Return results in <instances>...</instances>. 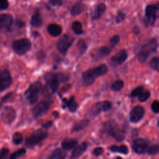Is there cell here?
<instances>
[{"label": "cell", "instance_id": "cell-1", "mask_svg": "<svg viewBox=\"0 0 159 159\" xmlns=\"http://www.w3.org/2000/svg\"><path fill=\"white\" fill-rule=\"evenodd\" d=\"M44 78L46 84L42 89V93L45 96H50L57 90L60 83H63L68 80V77L60 73H47Z\"/></svg>", "mask_w": 159, "mask_h": 159}, {"label": "cell", "instance_id": "cell-2", "mask_svg": "<svg viewBox=\"0 0 159 159\" xmlns=\"http://www.w3.org/2000/svg\"><path fill=\"white\" fill-rule=\"evenodd\" d=\"M107 71L108 67L104 64L86 70L82 75V82L83 85H91L94 82L96 78L106 74Z\"/></svg>", "mask_w": 159, "mask_h": 159}, {"label": "cell", "instance_id": "cell-3", "mask_svg": "<svg viewBox=\"0 0 159 159\" xmlns=\"http://www.w3.org/2000/svg\"><path fill=\"white\" fill-rule=\"evenodd\" d=\"M103 130L117 142H122L125 138V130L121 129L114 120H109L105 122Z\"/></svg>", "mask_w": 159, "mask_h": 159}, {"label": "cell", "instance_id": "cell-4", "mask_svg": "<svg viewBox=\"0 0 159 159\" xmlns=\"http://www.w3.org/2000/svg\"><path fill=\"white\" fill-rule=\"evenodd\" d=\"M158 47L157 39L155 38L150 40L147 43L143 45L138 54V60L140 63L145 62L149 56L156 52Z\"/></svg>", "mask_w": 159, "mask_h": 159}, {"label": "cell", "instance_id": "cell-5", "mask_svg": "<svg viewBox=\"0 0 159 159\" xmlns=\"http://www.w3.org/2000/svg\"><path fill=\"white\" fill-rule=\"evenodd\" d=\"M41 90L42 84L39 81H36L29 86L24 94L30 104H33L37 101Z\"/></svg>", "mask_w": 159, "mask_h": 159}, {"label": "cell", "instance_id": "cell-6", "mask_svg": "<svg viewBox=\"0 0 159 159\" xmlns=\"http://www.w3.org/2000/svg\"><path fill=\"white\" fill-rule=\"evenodd\" d=\"M48 136V132L44 129H37L32 135L25 139V145L28 147H32L45 139Z\"/></svg>", "mask_w": 159, "mask_h": 159}, {"label": "cell", "instance_id": "cell-7", "mask_svg": "<svg viewBox=\"0 0 159 159\" xmlns=\"http://www.w3.org/2000/svg\"><path fill=\"white\" fill-rule=\"evenodd\" d=\"M12 47L17 54L22 55L30 50L31 48V42L27 39H21L14 41L12 44Z\"/></svg>", "mask_w": 159, "mask_h": 159}, {"label": "cell", "instance_id": "cell-8", "mask_svg": "<svg viewBox=\"0 0 159 159\" xmlns=\"http://www.w3.org/2000/svg\"><path fill=\"white\" fill-rule=\"evenodd\" d=\"M74 40H75L74 37H73L70 35L65 34L62 35L57 42V49L62 55H65L68 49L72 45Z\"/></svg>", "mask_w": 159, "mask_h": 159}, {"label": "cell", "instance_id": "cell-9", "mask_svg": "<svg viewBox=\"0 0 159 159\" xmlns=\"http://www.w3.org/2000/svg\"><path fill=\"white\" fill-rule=\"evenodd\" d=\"M158 10V4L148 5L145 8V24L147 25H153L155 24L157 17V12Z\"/></svg>", "mask_w": 159, "mask_h": 159}, {"label": "cell", "instance_id": "cell-10", "mask_svg": "<svg viewBox=\"0 0 159 159\" xmlns=\"http://www.w3.org/2000/svg\"><path fill=\"white\" fill-rule=\"evenodd\" d=\"M112 108V104L110 101H104L98 102L91 108L89 114L92 116H96L101 112H106Z\"/></svg>", "mask_w": 159, "mask_h": 159}, {"label": "cell", "instance_id": "cell-11", "mask_svg": "<svg viewBox=\"0 0 159 159\" xmlns=\"http://www.w3.org/2000/svg\"><path fill=\"white\" fill-rule=\"evenodd\" d=\"M51 102L48 100H42L40 101L32 109V113L35 117H40L45 114L50 107Z\"/></svg>", "mask_w": 159, "mask_h": 159}, {"label": "cell", "instance_id": "cell-12", "mask_svg": "<svg viewBox=\"0 0 159 159\" xmlns=\"http://www.w3.org/2000/svg\"><path fill=\"white\" fill-rule=\"evenodd\" d=\"M16 116V111L11 106H5L1 115V120L6 124H11Z\"/></svg>", "mask_w": 159, "mask_h": 159}, {"label": "cell", "instance_id": "cell-13", "mask_svg": "<svg viewBox=\"0 0 159 159\" xmlns=\"http://www.w3.org/2000/svg\"><path fill=\"white\" fill-rule=\"evenodd\" d=\"M148 141L143 139H137L132 142V149L137 154H143L147 151L148 148Z\"/></svg>", "mask_w": 159, "mask_h": 159}, {"label": "cell", "instance_id": "cell-14", "mask_svg": "<svg viewBox=\"0 0 159 159\" xmlns=\"http://www.w3.org/2000/svg\"><path fill=\"white\" fill-rule=\"evenodd\" d=\"M12 83V77L8 70H2L0 73V91H3L7 89Z\"/></svg>", "mask_w": 159, "mask_h": 159}, {"label": "cell", "instance_id": "cell-15", "mask_svg": "<svg viewBox=\"0 0 159 159\" xmlns=\"http://www.w3.org/2000/svg\"><path fill=\"white\" fill-rule=\"evenodd\" d=\"M145 109L143 107L137 106L134 107L130 112L129 120L132 123L139 122L144 116Z\"/></svg>", "mask_w": 159, "mask_h": 159}, {"label": "cell", "instance_id": "cell-16", "mask_svg": "<svg viewBox=\"0 0 159 159\" xmlns=\"http://www.w3.org/2000/svg\"><path fill=\"white\" fill-rule=\"evenodd\" d=\"M128 53L125 50H121L115 55L111 57L110 64L112 66H116L122 65L127 58Z\"/></svg>", "mask_w": 159, "mask_h": 159}, {"label": "cell", "instance_id": "cell-17", "mask_svg": "<svg viewBox=\"0 0 159 159\" xmlns=\"http://www.w3.org/2000/svg\"><path fill=\"white\" fill-rule=\"evenodd\" d=\"M87 147H88V145H87V143L86 142H83L78 146L76 145L73 148L74 149L71 153L70 158H76L81 157L83 155V153L86 151Z\"/></svg>", "mask_w": 159, "mask_h": 159}, {"label": "cell", "instance_id": "cell-18", "mask_svg": "<svg viewBox=\"0 0 159 159\" xmlns=\"http://www.w3.org/2000/svg\"><path fill=\"white\" fill-rule=\"evenodd\" d=\"M12 17L10 14H0V30L4 28H9L12 23Z\"/></svg>", "mask_w": 159, "mask_h": 159}, {"label": "cell", "instance_id": "cell-19", "mask_svg": "<svg viewBox=\"0 0 159 159\" xmlns=\"http://www.w3.org/2000/svg\"><path fill=\"white\" fill-rule=\"evenodd\" d=\"M106 7L105 4L101 3L97 5L94 7L92 13L93 20H97L99 19L101 17V16L104 13V12L106 11Z\"/></svg>", "mask_w": 159, "mask_h": 159}, {"label": "cell", "instance_id": "cell-20", "mask_svg": "<svg viewBox=\"0 0 159 159\" xmlns=\"http://www.w3.org/2000/svg\"><path fill=\"white\" fill-rule=\"evenodd\" d=\"M63 102H64L65 106L68 108L69 111L71 112H76V111L78 107V104L76 102V101H75V96H72L68 100H67L66 99H63Z\"/></svg>", "mask_w": 159, "mask_h": 159}, {"label": "cell", "instance_id": "cell-21", "mask_svg": "<svg viewBox=\"0 0 159 159\" xmlns=\"http://www.w3.org/2000/svg\"><path fill=\"white\" fill-rule=\"evenodd\" d=\"M47 31L50 35L53 37H57L61 34L62 29L59 25L52 24H50L48 26Z\"/></svg>", "mask_w": 159, "mask_h": 159}, {"label": "cell", "instance_id": "cell-22", "mask_svg": "<svg viewBox=\"0 0 159 159\" xmlns=\"http://www.w3.org/2000/svg\"><path fill=\"white\" fill-rule=\"evenodd\" d=\"M78 144V141L73 139H65L61 142V147L64 150L73 149Z\"/></svg>", "mask_w": 159, "mask_h": 159}, {"label": "cell", "instance_id": "cell-23", "mask_svg": "<svg viewBox=\"0 0 159 159\" xmlns=\"http://www.w3.org/2000/svg\"><path fill=\"white\" fill-rule=\"evenodd\" d=\"M89 123H90V120L88 119H83L78 122V123L75 124L73 125L71 129V132H76L83 130L84 129H85L86 127L88 126Z\"/></svg>", "mask_w": 159, "mask_h": 159}, {"label": "cell", "instance_id": "cell-24", "mask_svg": "<svg viewBox=\"0 0 159 159\" xmlns=\"http://www.w3.org/2000/svg\"><path fill=\"white\" fill-rule=\"evenodd\" d=\"M84 9V5L81 2H78L75 4L71 9V14L73 16H76L80 14Z\"/></svg>", "mask_w": 159, "mask_h": 159}, {"label": "cell", "instance_id": "cell-25", "mask_svg": "<svg viewBox=\"0 0 159 159\" xmlns=\"http://www.w3.org/2000/svg\"><path fill=\"white\" fill-rule=\"evenodd\" d=\"M66 157V153L60 148L55 149L48 157L50 159H63Z\"/></svg>", "mask_w": 159, "mask_h": 159}, {"label": "cell", "instance_id": "cell-26", "mask_svg": "<svg viewBox=\"0 0 159 159\" xmlns=\"http://www.w3.org/2000/svg\"><path fill=\"white\" fill-rule=\"evenodd\" d=\"M109 149L112 152H118L124 155H127L129 153L128 147L125 145H122L120 146L112 145L110 147Z\"/></svg>", "mask_w": 159, "mask_h": 159}, {"label": "cell", "instance_id": "cell-27", "mask_svg": "<svg viewBox=\"0 0 159 159\" xmlns=\"http://www.w3.org/2000/svg\"><path fill=\"white\" fill-rule=\"evenodd\" d=\"M42 23V18L39 12H35L32 15L30 20V24L35 27H39L41 26Z\"/></svg>", "mask_w": 159, "mask_h": 159}, {"label": "cell", "instance_id": "cell-28", "mask_svg": "<svg viewBox=\"0 0 159 159\" xmlns=\"http://www.w3.org/2000/svg\"><path fill=\"white\" fill-rule=\"evenodd\" d=\"M111 52V48H109L107 47H102L99 48L96 55L98 56V58H101L105 57L107 56L108 55H109Z\"/></svg>", "mask_w": 159, "mask_h": 159}, {"label": "cell", "instance_id": "cell-29", "mask_svg": "<svg viewBox=\"0 0 159 159\" xmlns=\"http://www.w3.org/2000/svg\"><path fill=\"white\" fill-rule=\"evenodd\" d=\"M71 28L73 30V32L77 34V35H80L83 33V30L82 29V25L81 22L78 21H75L72 24Z\"/></svg>", "mask_w": 159, "mask_h": 159}, {"label": "cell", "instance_id": "cell-30", "mask_svg": "<svg viewBox=\"0 0 159 159\" xmlns=\"http://www.w3.org/2000/svg\"><path fill=\"white\" fill-rule=\"evenodd\" d=\"M124 86V81L120 80H117L114 81L111 86V88L112 90L115 91H119L121 90V89Z\"/></svg>", "mask_w": 159, "mask_h": 159}, {"label": "cell", "instance_id": "cell-31", "mask_svg": "<svg viewBox=\"0 0 159 159\" xmlns=\"http://www.w3.org/2000/svg\"><path fill=\"white\" fill-rule=\"evenodd\" d=\"M77 47H78V50L80 51V55H83L84 53L87 50V45L84 40L81 39L78 42Z\"/></svg>", "mask_w": 159, "mask_h": 159}, {"label": "cell", "instance_id": "cell-32", "mask_svg": "<svg viewBox=\"0 0 159 159\" xmlns=\"http://www.w3.org/2000/svg\"><path fill=\"white\" fill-rule=\"evenodd\" d=\"M150 97V92L148 91H142L138 96V99L140 102H145Z\"/></svg>", "mask_w": 159, "mask_h": 159}, {"label": "cell", "instance_id": "cell-33", "mask_svg": "<svg viewBox=\"0 0 159 159\" xmlns=\"http://www.w3.org/2000/svg\"><path fill=\"white\" fill-rule=\"evenodd\" d=\"M12 142L15 145L20 144L23 139L22 135L20 132H16L12 135Z\"/></svg>", "mask_w": 159, "mask_h": 159}, {"label": "cell", "instance_id": "cell-34", "mask_svg": "<svg viewBox=\"0 0 159 159\" xmlns=\"http://www.w3.org/2000/svg\"><path fill=\"white\" fill-rule=\"evenodd\" d=\"M26 153V150L24 149V148H20L19 150H18L17 151L12 153L9 158L11 159H15V158H19L20 157H22V155H24L25 153Z\"/></svg>", "mask_w": 159, "mask_h": 159}, {"label": "cell", "instance_id": "cell-35", "mask_svg": "<svg viewBox=\"0 0 159 159\" xmlns=\"http://www.w3.org/2000/svg\"><path fill=\"white\" fill-rule=\"evenodd\" d=\"M158 58L153 57L150 61L148 65L149 66L155 71H158Z\"/></svg>", "mask_w": 159, "mask_h": 159}, {"label": "cell", "instance_id": "cell-36", "mask_svg": "<svg viewBox=\"0 0 159 159\" xmlns=\"http://www.w3.org/2000/svg\"><path fill=\"white\" fill-rule=\"evenodd\" d=\"M158 150H159L158 145L155 144V145H153L148 148L147 152H148V155H156L157 153H158Z\"/></svg>", "mask_w": 159, "mask_h": 159}, {"label": "cell", "instance_id": "cell-37", "mask_svg": "<svg viewBox=\"0 0 159 159\" xmlns=\"http://www.w3.org/2000/svg\"><path fill=\"white\" fill-rule=\"evenodd\" d=\"M143 90V86H139L137 88H135L131 93L130 96L134 98V97H137L139 95V94Z\"/></svg>", "mask_w": 159, "mask_h": 159}, {"label": "cell", "instance_id": "cell-38", "mask_svg": "<svg viewBox=\"0 0 159 159\" xmlns=\"http://www.w3.org/2000/svg\"><path fill=\"white\" fill-rule=\"evenodd\" d=\"M119 40H120V37L117 35H116L112 36L110 39V43L112 47H115L119 43Z\"/></svg>", "mask_w": 159, "mask_h": 159}, {"label": "cell", "instance_id": "cell-39", "mask_svg": "<svg viewBox=\"0 0 159 159\" xmlns=\"http://www.w3.org/2000/svg\"><path fill=\"white\" fill-rule=\"evenodd\" d=\"M152 110L155 114H158L159 112V102L158 101H155L152 102L151 105Z\"/></svg>", "mask_w": 159, "mask_h": 159}, {"label": "cell", "instance_id": "cell-40", "mask_svg": "<svg viewBox=\"0 0 159 159\" xmlns=\"http://www.w3.org/2000/svg\"><path fill=\"white\" fill-rule=\"evenodd\" d=\"M9 153V150L7 148H2L0 150V159L6 158L7 157Z\"/></svg>", "mask_w": 159, "mask_h": 159}, {"label": "cell", "instance_id": "cell-41", "mask_svg": "<svg viewBox=\"0 0 159 159\" xmlns=\"http://www.w3.org/2000/svg\"><path fill=\"white\" fill-rule=\"evenodd\" d=\"M125 14L121 11H119L116 17V22L117 23H120L124 20Z\"/></svg>", "mask_w": 159, "mask_h": 159}, {"label": "cell", "instance_id": "cell-42", "mask_svg": "<svg viewBox=\"0 0 159 159\" xmlns=\"http://www.w3.org/2000/svg\"><path fill=\"white\" fill-rule=\"evenodd\" d=\"M104 152V149L102 147H96L94 148L93 151V154L94 156H99Z\"/></svg>", "mask_w": 159, "mask_h": 159}, {"label": "cell", "instance_id": "cell-43", "mask_svg": "<svg viewBox=\"0 0 159 159\" xmlns=\"http://www.w3.org/2000/svg\"><path fill=\"white\" fill-rule=\"evenodd\" d=\"M9 6L7 0H0V10H4Z\"/></svg>", "mask_w": 159, "mask_h": 159}, {"label": "cell", "instance_id": "cell-44", "mask_svg": "<svg viewBox=\"0 0 159 159\" xmlns=\"http://www.w3.org/2000/svg\"><path fill=\"white\" fill-rule=\"evenodd\" d=\"M48 2L53 6H61L62 5L61 0H49Z\"/></svg>", "mask_w": 159, "mask_h": 159}, {"label": "cell", "instance_id": "cell-45", "mask_svg": "<svg viewBox=\"0 0 159 159\" xmlns=\"http://www.w3.org/2000/svg\"><path fill=\"white\" fill-rule=\"evenodd\" d=\"M52 124H53V122L52 121H48L43 124H42V127L45 129H49L52 125Z\"/></svg>", "mask_w": 159, "mask_h": 159}, {"label": "cell", "instance_id": "cell-46", "mask_svg": "<svg viewBox=\"0 0 159 159\" xmlns=\"http://www.w3.org/2000/svg\"><path fill=\"white\" fill-rule=\"evenodd\" d=\"M16 24L19 27H22L24 26V23L22 21V20H16Z\"/></svg>", "mask_w": 159, "mask_h": 159}, {"label": "cell", "instance_id": "cell-47", "mask_svg": "<svg viewBox=\"0 0 159 159\" xmlns=\"http://www.w3.org/2000/svg\"><path fill=\"white\" fill-rule=\"evenodd\" d=\"M133 32L135 34H138L140 32V29L138 27H134L133 29Z\"/></svg>", "mask_w": 159, "mask_h": 159}]
</instances>
